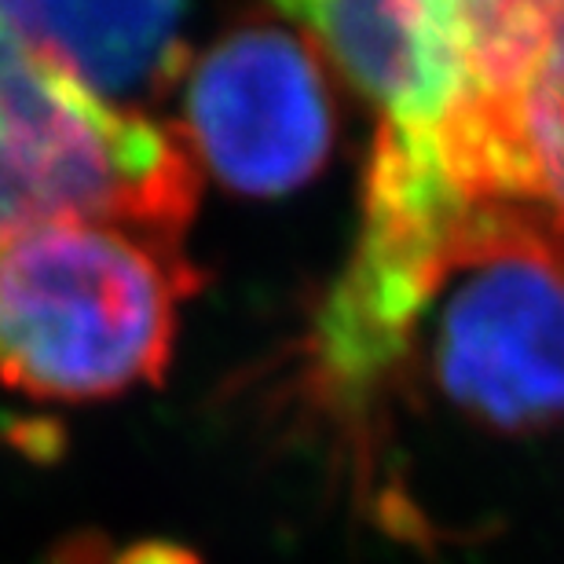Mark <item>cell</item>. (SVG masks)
<instances>
[{
  "mask_svg": "<svg viewBox=\"0 0 564 564\" xmlns=\"http://www.w3.org/2000/svg\"><path fill=\"white\" fill-rule=\"evenodd\" d=\"M312 30L348 82L381 110V126L451 132L484 88L455 37L422 0H275Z\"/></svg>",
  "mask_w": 564,
  "mask_h": 564,
  "instance_id": "obj_5",
  "label": "cell"
},
{
  "mask_svg": "<svg viewBox=\"0 0 564 564\" xmlns=\"http://www.w3.org/2000/svg\"><path fill=\"white\" fill-rule=\"evenodd\" d=\"M517 217L480 187L447 132L381 126L364 176L356 253L319 319L323 367L345 381L389 370L451 272Z\"/></svg>",
  "mask_w": 564,
  "mask_h": 564,
  "instance_id": "obj_2",
  "label": "cell"
},
{
  "mask_svg": "<svg viewBox=\"0 0 564 564\" xmlns=\"http://www.w3.org/2000/svg\"><path fill=\"white\" fill-rule=\"evenodd\" d=\"M433 375L473 422L524 433L564 414V257L524 217L436 293Z\"/></svg>",
  "mask_w": 564,
  "mask_h": 564,
  "instance_id": "obj_3",
  "label": "cell"
},
{
  "mask_svg": "<svg viewBox=\"0 0 564 564\" xmlns=\"http://www.w3.org/2000/svg\"><path fill=\"white\" fill-rule=\"evenodd\" d=\"M0 41H4V30H0Z\"/></svg>",
  "mask_w": 564,
  "mask_h": 564,
  "instance_id": "obj_9",
  "label": "cell"
},
{
  "mask_svg": "<svg viewBox=\"0 0 564 564\" xmlns=\"http://www.w3.org/2000/svg\"><path fill=\"white\" fill-rule=\"evenodd\" d=\"M513 206L564 257V8L510 99Z\"/></svg>",
  "mask_w": 564,
  "mask_h": 564,
  "instance_id": "obj_7",
  "label": "cell"
},
{
  "mask_svg": "<svg viewBox=\"0 0 564 564\" xmlns=\"http://www.w3.org/2000/svg\"><path fill=\"white\" fill-rule=\"evenodd\" d=\"M180 19L184 0H0V30L115 107L173 85Z\"/></svg>",
  "mask_w": 564,
  "mask_h": 564,
  "instance_id": "obj_6",
  "label": "cell"
},
{
  "mask_svg": "<svg viewBox=\"0 0 564 564\" xmlns=\"http://www.w3.org/2000/svg\"><path fill=\"white\" fill-rule=\"evenodd\" d=\"M180 129L224 187L286 195L319 173L334 143L323 63L279 22H242L191 63Z\"/></svg>",
  "mask_w": 564,
  "mask_h": 564,
  "instance_id": "obj_4",
  "label": "cell"
},
{
  "mask_svg": "<svg viewBox=\"0 0 564 564\" xmlns=\"http://www.w3.org/2000/svg\"><path fill=\"white\" fill-rule=\"evenodd\" d=\"M466 55L484 96L513 99L564 0H422Z\"/></svg>",
  "mask_w": 564,
  "mask_h": 564,
  "instance_id": "obj_8",
  "label": "cell"
},
{
  "mask_svg": "<svg viewBox=\"0 0 564 564\" xmlns=\"http://www.w3.org/2000/svg\"><path fill=\"white\" fill-rule=\"evenodd\" d=\"M198 282L184 246L110 224H48L0 242V386L70 403L151 386Z\"/></svg>",
  "mask_w": 564,
  "mask_h": 564,
  "instance_id": "obj_1",
  "label": "cell"
}]
</instances>
